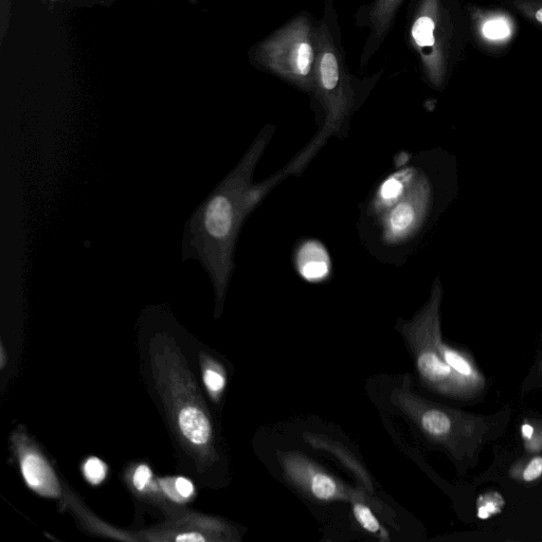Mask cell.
<instances>
[{"label": "cell", "instance_id": "obj_3", "mask_svg": "<svg viewBox=\"0 0 542 542\" xmlns=\"http://www.w3.org/2000/svg\"><path fill=\"white\" fill-rule=\"evenodd\" d=\"M442 296V286L437 280L429 302L412 321L403 325L402 333L409 342L421 379L429 389L449 399L474 401L484 390L447 365L438 348V339L442 335Z\"/></svg>", "mask_w": 542, "mask_h": 542}, {"label": "cell", "instance_id": "obj_8", "mask_svg": "<svg viewBox=\"0 0 542 542\" xmlns=\"http://www.w3.org/2000/svg\"><path fill=\"white\" fill-rule=\"evenodd\" d=\"M286 477L299 489L319 501H367L302 455L283 454L280 458Z\"/></svg>", "mask_w": 542, "mask_h": 542}, {"label": "cell", "instance_id": "obj_16", "mask_svg": "<svg viewBox=\"0 0 542 542\" xmlns=\"http://www.w3.org/2000/svg\"><path fill=\"white\" fill-rule=\"evenodd\" d=\"M513 3L518 11L542 27V0H514Z\"/></svg>", "mask_w": 542, "mask_h": 542}, {"label": "cell", "instance_id": "obj_7", "mask_svg": "<svg viewBox=\"0 0 542 542\" xmlns=\"http://www.w3.org/2000/svg\"><path fill=\"white\" fill-rule=\"evenodd\" d=\"M431 205V187L424 174L415 175L402 200L384 213V238L388 243L409 240L424 224Z\"/></svg>", "mask_w": 542, "mask_h": 542}, {"label": "cell", "instance_id": "obj_11", "mask_svg": "<svg viewBox=\"0 0 542 542\" xmlns=\"http://www.w3.org/2000/svg\"><path fill=\"white\" fill-rule=\"evenodd\" d=\"M415 175H417V172L408 170L391 175L385 180L381 188L378 189L374 200L375 211L386 213L394 205L399 203L407 192Z\"/></svg>", "mask_w": 542, "mask_h": 542}, {"label": "cell", "instance_id": "obj_20", "mask_svg": "<svg viewBox=\"0 0 542 542\" xmlns=\"http://www.w3.org/2000/svg\"><path fill=\"white\" fill-rule=\"evenodd\" d=\"M205 383L211 392H221L225 387L224 376L216 371L208 370L205 374Z\"/></svg>", "mask_w": 542, "mask_h": 542}, {"label": "cell", "instance_id": "obj_6", "mask_svg": "<svg viewBox=\"0 0 542 542\" xmlns=\"http://www.w3.org/2000/svg\"><path fill=\"white\" fill-rule=\"evenodd\" d=\"M317 40L314 93L327 112L324 133L330 135L338 132L349 116L354 95L329 29L322 27L317 32Z\"/></svg>", "mask_w": 542, "mask_h": 542}, {"label": "cell", "instance_id": "obj_4", "mask_svg": "<svg viewBox=\"0 0 542 542\" xmlns=\"http://www.w3.org/2000/svg\"><path fill=\"white\" fill-rule=\"evenodd\" d=\"M459 17L458 10L453 13L446 0H421L413 18V47L419 53L428 81L438 88L444 85L464 36Z\"/></svg>", "mask_w": 542, "mask_h": 542}, {"label": "cell", "instance_id": "obj_25", "mask_svg": "<svg viewBox=\"0 0 542 542\" xmlns=\"http://www.w3.org/2000/svg\"><path fill=\"white\" fill-rule=\"evenodd\" d=\"M0 351H2V361H0V365H2V368H4L5 366V351H4V347L0 348Z\"/></svg>", "mask_w": 542, "mask_h": 542}, {"label": "cell", "instance_id": "obj_19", "mask_svg": "<svg viewBox=\"0 0 542 542\" xmlns=\"http://www.w3.org/2000/svg\"><path fill=\"white\" fill-rule=\"evenodd\" d=\"M542 477V457L536 456L532 458L525 468H523L521 478L527 483L537 481Z\"/></svg>", "mask_w": 542, "mask_h": 542}, {"label": "cell", "instance_id": "obj_12", "mask_svg": "<svg viewBox=\"0 0 542 542\" xmlns=\"http://www.w3.org/2000/svg\"><path fill=\"white\" fill-rule=\"evenodd\" d=\"M179 426L184 436L194 444L203 445L210 439V422L206 415L195 407H188L180 411Z\"/></svg>", "mask_w": 542, "mask_h": 542}, {"label": "cell", "instance_id": "obj_1", "mask_svg": "<svg viewBox=\"0 0 542 542\" xmlns=\"http://www.w3.org/2000/svg\"><path fill=\"white\" fill-rule=\"evenodd\" d=\"M270 138L269 133H264L256 140L242 164L205 208L203 226L214 251L219 280H226L228 277L233 242L243 219L257 206L270 186L252 185L257 162Z\"/></svg>", "mask_w": 542, "mask_h": 542}, {"label": "cell", "instance_id": "obj_17", "mask_svg": "<svg viewBox=\"0 0 542 542\" xmlns=\"http://www.w3.org/2000/svg\"><path fill=\"white\" fill-rule=\"evenodd\" d=\"M503 499L498 494L482 496L481 504L478 509V516L481 519L490 518L501 511Z\"/></svg>", "mask_w": 542, "mask_h": 542}, {"label": "cell", "instance_id": "obj_21", "mask_svg": "<svg viewBox=\"0 0 542 542\" xmlns=\"http://www.w3.org/2000/svg\"><path fill=\"white\" fill-rule=\"evenodd\" d=\"M152 477L150 468L146 465H141L137 468L134 475V485L138 491H143Z\"/></svg>", "mask_w": 542, "mask_h": 542}, {"label": "cell", "instance_id": "obj_9", "mask_svg": "<svg viewBox=\"0 0 542 542\" xmlns=\"http://www.w3.org/2000/svg\"><path fill=\"white\" fill-rule=\"evenodd\" d=\"M297 266L300 275L311 282H319L330 274L328 252L316 242L304 244L297 255Z\"/></svg>", "mask_w": 542, "mask_h": 542}, {"label": "cell", "instance_id": "obj_15", "mask_svg": "<svg viewBox=\"0 0 542 542\" xmlns=\"http://www.w3.org/2000/svg\"><path fill=\"white\" fill-rule=\"evenodd\" d=\"M353 503V514L359 526L367 532L388 539L387 532L382 528L381 523L375 517L365 501L357 500Z\"/></svg>", "mask_w": 542, "mask_h": 542}, {"label": "cell", "instance_id": "obj_24", "mask_svg": "<svg viewBox=\"0 0 542 542\" xmlns=\"http://www.w3.org/2000/svg\"><path fill=\"white\" fill-rule=\"evenodd\" d=\"M175 540L178 542H198L205 541L206 538L200 533H186L178 535Z\"/></svg>", "mask_w": 542, "mask_h": 542}, {"label": "cell", "instance_id": "obj_13", "mask_svg": "<svg viewBox=\"0 0 542 542\" xmlns=\"http://www.w3.org/2000/svg\"><path fill=\"white\" fill-rule=\"evenodd\" d=\"M402 2L403 0H376L369 13V21L377 39L386 34Z\"/></svg>", "mask_w": 542, "mask_h": 542}, {"label": "cell", "instance_id": "obj_23", "mask_svg": "<svg viewBox=\"0 0 542 542\" xmlns=\"http://www.w3.org/2000/svg\"><path fill=\"white\" fill-rule=\"evenodd\" d=\"M172 480H166L162 481L161 485L164 487L165 492L174 500V501H182L183 498L180 496L176 489V483H171Z\"/></svg>", "mask_w": 542, "mask_h": 542}, {"label": "cell", "instance_id": "obj_14", "mask_svg": "<svg viewBox=\"0 0 542 542\" xmlns=\"http://www.w3.org/2000/svg\"><path fill=\"white\" fill-rule=\"evenodd\" d=\"M481 33L489 41H502L508 39L512 33V27L508 18L500 15H490L481 20Z\"/></svg>", "mask_w": 542, "mask_h": 542}, {"label": "cell", "instance_id": "obj_22", "mask_svg": "<svg viewBox=\"0 0 542 542\" xmlns=\"http://www.w3.org/2000/svg\"><path fill=\"white\" fill-rule=\"evenodd\" d=\"M176 489L180 496H182L185 499L190 498L194 493V487L193 484L185 479V478H178L176 481Z\"/></svg>", "mask_w": 542, "mask_h": 542}, {"label": "cell", "instance_id": "obj_2", "mask_svg": "<svg viewBox=\"0 0 542 542\" xmlns=\"http://www.w3.org/2000/svg\"><path fill=\"white\" fill-rule=\"evenodd\" d=\"M401 406L426 437L448 451L457 462L474 467L486 443L501 435L510 413L479 415L428 403L415 395L401 396Z\"/></svg>", "mask_w": 542, "mask_h": 542}, {"label": "cell", "instance_id": "obj_10", "mask_svg": "<svg viewBox=\"0 0 542 542\" xmlns=\"http://www.w3.org/2000/svg\"><path fill=\"white\" fill-rule=\"evenodd\" d=\"M24 478L32 490L44 496H57L59 484L49 465L38 455L29 454L22 461Z\"/></svg>", "mask_w": 542, "mask_h": 542}, {"label": "cell", "instance_id": "obj_5", "mask_svg": "<svg viewBox=\"0 0 542 542\" xmlns=\"http://www.w3.org/2000/svg\"><path fill=\"white\" fill-rule=\"evenodd\" d=\"M317 32L310 18L296 17L257 49V61L274 75L314 93Z\"/></svg>", "mask_w": 542, "mask_h": 542}, {"label": "cell", "instance_id": "obj_18", "mask_svg": "<svg viewBox=\"0 0 542 542\" xmlns=\"http://www.w3.org/2000/svg\"><path fill=\"white\" fill-rule=\"evenodd\" d=\"M84 473L90 483L99 484L106 476L105 464L97 458H90L85 463Z\"/></svg>", "mask_w": 542, "mask_h": 542}]
</instances>
